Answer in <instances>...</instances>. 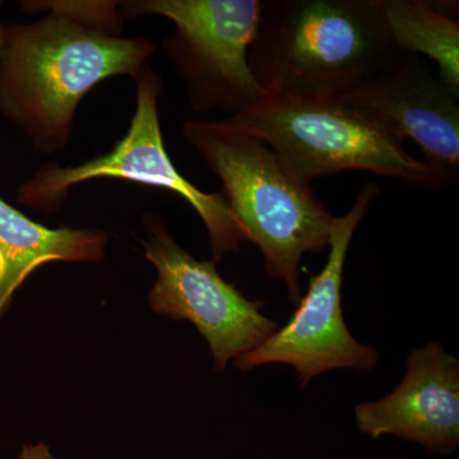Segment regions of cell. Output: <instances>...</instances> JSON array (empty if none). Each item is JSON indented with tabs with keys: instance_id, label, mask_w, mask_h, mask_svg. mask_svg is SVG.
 <instances>
[{
	"instance_id": "30bf717a",
	"label": "cell",
	"mask_w": 459,
	"mask_h": 459,
	"mask_svg": "<svg viewBox=\"0 0 459 459\" xmlns=\"http://www.w3.org/2000/svg\"><path fill=\"white\" fill-rule=\"evenodd\" d=\"M361 433L373 439L394 435L437 455L459 446V360L442 344L411 351L406 374L392 394L355 407Z\"/></svg>"
},
{
	"instance_id": "4fadbf2b",
	"label": "cell",
	"mask_w": 459,
	"mask_h": 459,
	"mask_svg": "<svg viewBox=\"0 0 459 459\" xmlns=\"http://www.w3.org/2000/svg\"><path fill=\"white\" fill-rule=\"evenodd\" d=\"M18 459H56L49 446L44 442L38 444H26L21 451Z\"/></svg>"
},
{
	"instance_id": "277c9868",
	"label": "cell",
	"mask_w": 459,
	"mask_h": 459,
	"mask_svg": "<svg viewBox=\"0 0 459 459\" xmlns=\"http://www.w3.org/2000/svg\"><path fill=\"white\" fill-rule=\"evenodd\" d=\"M223 120L268 144L304 183L347 170L429 190L457 180L458 171L416 159L370 115L341 98L263 95L244 113Z\"/></svg>"
},
{
	"instance_id": "3957f363",
	"label": "cell",
	"mask_w": 459,
	"mask_h": 459,
	"mask_svg": "<svg viewBox=\"0 0 459 459\" xmlns=\"http://www.w3.org/2000/svg\"><path fill=\"white\" fill-rule=\"evenodd\" d=\"M181 133L221 181L223 197L246 241L261 249L268 276L282 280L298 305L301 259L327 249L336 216L255 135L226 120L204 119L186 120Z\"/></svg>"
},
{
	"instance_id": "5b68a950",
	"label": "cell",
	"mask_w": 459,
	"mask_h": 459,
	"mask_svg": "<svg viewBox=\"0 0 459 459\" xmlns=\"http://www.w3.org/2000/svg\"><path fill=\"white\" fill-rule=\"evenodd\" d=\"M137 107L131 126L110 152L77 166L48 162L17 190V202L41 212L63 207L74 186L90 180L119 179L180 195L197 212L210 238L213 262L238 253L246 241L221 192L205 193L172 164L162 138L159 99L164 93L160 75L147 65L134 78Z\"/></svg>"
},
{
	"instance_id": "6da1fadb",
	"label": "cell",
	"mask_w": 459,
	"mask_h": 459,
	"mask_svg": "<svg viewBox=\"0 0 459 459\" xmlns=\"http://www.w3.org/2000/svg\"><path fill=\"white\" fill-rule=\"evenodd\" d=\"M47 16L5 26L0 54V113L25 133L41 155L65 151L78 107L98 84L117 75L134 80L156 51L126 38L120 2H21Z\"/></svg>"
},
{
	"instance_id": "7c38bea8",
	"label": "cell",
	"mask_w": 459,
	"mask_h": 459,
	"mask_svg": "<svg viewBox=\"0 0 459 459\" xmlns=\"http://www.w3.org/2000/svg\"><path fill=\"white\" fill-rule=\"evenodd\" d=\"M395 47L410 56L430 57L437 77L459 98V23L442 5L427 0H379Z\"/></svg>"
},
{
	"instance_id": "8fae6325",
	"label": "cell",
	"mask_w": 459,
	"mask_h": 459,
	"mask_svg": "<svg viewBox=\"0 0 459 459\" xmlns=\"http://www.w3.org/2000/svg\"><path fill=\"white\" fill-rule=\"evenodd\" d=\"M108 244L104 230L47 228L0 197V319L17 290L39 267L54 262L102 261Z\"/></svg>"
},
{
	"instance_id": "8992f818",
	"label": "cell",
	"mask_w": 459,
	"mask_h": 459,
	"mask_svg": "<svg viewBox=\"0 0 459 459\" xmlns=\"http://www.w3.org/2000/svg\"><path fill=\"white\" fill-rule=\"evenodd\" d=\"M262 0H128L123 17L160 16L174 23L162 49L198 114L244 113L264 93L249 65Z\"/></svg>"
},
{
	"instance_id": "52a82bcc",
	"label": "cell",
	"mask_w": 459,
	"mask_h": 459,
	"mask_svg": "<svg viewBox=\"0 0 459 459\" xmlns=\"http://www.w3.org/2000/svg\"><path fill=\"white\" fill-rule=\"evenodd\" d=\"M380 188L369 183L359 193L349 212L336 217L329 241L327 263L310 277L309 287L282 328L253 351L244 353L235 367L247 373L267 364L294 368L305 388L314 377L334 369L368 371L376 367L379 352L359 342L343 318L344 263L353 234Z\"/></svg>"
},
{
	"instance_id": "9c48e42d",
	"label": "cell",
	"mask_w": 459,
	"mask_h": 459,
	"mask_svg": "<svg viewBox=\"0 0 459 459\" xmlns=\"http://www.w3.org/2000/svg\"><path fill=\"white\" fill-rule=\"evenodd\" d=\"M336 98L361 108L402 143L415 142L427 161L458 171L459 98L419 56L406 54Z\"/></svg>"
},
{
	"instance_id": "5bb4252c",
	"label": "cell",
	"mask_w": 459,
	"mask_h": 459,
	"mask_svg": "<svg viewBox=\"0 0 459 459\" xmlns=\"http://www.w3.org/2000/svg\"><path fill=\"white\" fill-rule=\"evenodd\" d=\"M3 2H0V11H2ZM4 42H5V26L3 25L2 20H0V54H2L3 49H4Z\"/></svg>"
},
{
	"instance_id": "ba28073f",
	"label": "cell",
	"mask_w": 459,
	"mask_h": 459,
	"mask_svg": "<svg viewBox=\"0 0 459 459\" xmlns=\"http://www.w3.org/2000/svg\"><path fill=\"white\" fill-rule=\"evenodd\" d=\"M148 237L141 240L146 259L157 271L148 303L172 320H188L207 341L214 369L255 350L279 329L252 301L220 276L213 261H199L175 241L164 220L146 219Z\"/></svg>"
},
{
	"instance_id": "7a4b0ae2",
	"label": "cell",
	"mask_w": 459,
	"mask_h": 459,
	"mask_svg": "<svg viewBox=\"0 0 459 459\" xmlns=\"http://www.w3.org/2000/svg\"><path fill=\"white\" fill-rule=\"evenodd\" d=\"M404 56L386 30L379 0H268L249 65L264 95L329 99Z\"/></svg>"
}]
</instances>
